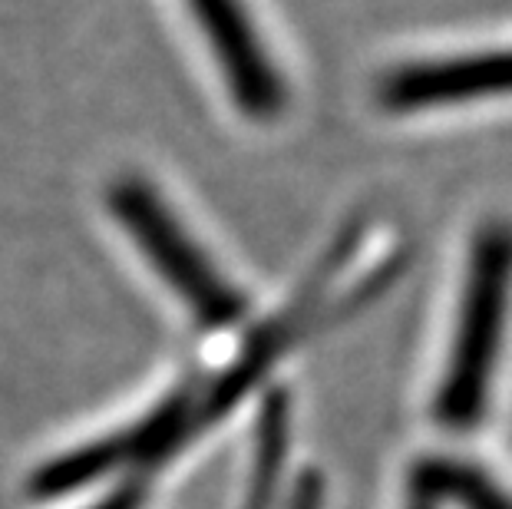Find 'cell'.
I'll return each instance as SVG.
<instances>
[{"mask_svg":"<svg viewBox=\"0 0 512 509\" xmlns=\"http://www.w3.org/2000/svg\"><path fill=\"white\" fill-rule=\"evenodd\" d=\"M509 291L512 225L506 219H489L473 238L450 364L443 371V387L433 404V414L443 427L470 430L483 417L489 381H493L499 344H503L506 331Z\"/></svg>","mask_w":512,"mask_h":509,"instance_id":"6da1fadb","label":"cell"},{"mask_svg":"<svg viewBox=\"0 0 512 509\" xmlns=\"http://www.w3.org/2000/svg\"><path fill=\"white\" fill-rule=\"evenodd\" d=\"M110 209L162 281L195 314V321H202L205 328H232L242 321V291L219 275L205 252H199V245L185 235L179 219L146 179H116L110 186Z\"/></svg>","mask_w":512,"mask_h":509,"instance_id":"7a4b0ae2","label":"cell"},{"mask_svg":"<svg viewBox=\"0 0 512 509\" xmlns=\"http://www.w3.org/2000/svg\"><path fill=\"white\" fill-rule=\"evenodd\" d=\"M199 424V397L192 391H179L162 400L152 414L136 420L133 427L96 443H86V447L63 453L47 467H40L30 490H34V496H63L93 480H103L113 470L136 467V463H156L172 447H179L185 433H192Z\"/></svg>","mask_w":512,"mask_h":509,"instance_id":"3957f363","label":"cell"},{"mask_svg":"<svg viewBox=\"0 0 512 509\" xmlns=\"http://www.w3.org/2000/svg\"><path fill=\"white\" fill-rule=\"evenodd\" d=\"M209 37L225 83L248 119H275L285 110V83L271 67L242 0H189Z\"/></svg>","mask_w":512,"mask_h":509,"instance_id":"277c9868","label":"cell"},{"mask_svg":"<svg viewBox=\"0 0 512 509\" xmlns=\"http://www.w3.org/2000/svg\"><path fill=\"white\" fill-rule=\"evenodd\" d=\"M506 93H512V50L407 63V67L387 73L377 86L380 106L394 113L470 103Z\"/></svg>","mask_w":512,"mask_h":509,"instance_id":"5b68a950","label":"cell"},{"mask_svg":"<svg viewBox=\"0 0 512 509\" xmlns=\"http://www.w3.org/2000/svg\"><path fill=\"white\" fill-rule=\"evenodd\" d=\"M288 453V404L285 397H268L265 414L258 420V447H255V470L248 486L245 509H271L275 506V486L281 480Z\"/></svg>","mask_w":512,"mask_h":509,"instance_id":"8992f818","label":"cell"},{"mask_svg":"<svg viewBox=\"0 0 512 509\" xmlns=\"http://www.w3.org/2000/svg\"><path fill=\"white\" fill-rule=\"evenodd\" d=\"M417 490L460 509H512V496L499 490L486 473H479L476 467H463V463H450V460L427 463V467L420 470Z\"/></svg>","mask_w":512,"mask_h":509,"instance_id":"52a82bcc","label":"cell"},{"mask_svg":"<svg viewBox=\"0 0 512 509\" xmlns=\"http://www.w3.org/2000/svg\"><path fill=\"white\" fill-rule=\"evenodd\" d=\"M288 509H321V483L314 480V476H308V480L298 486V493H294Z\"/></svg>","mask_w":512,"mask_h":509,"instance_id":"ba28073f","label":"cell"},{"mask_svg":"<svg viewBox=\"0 0 512 509\" xmlns=\"http://www.w3.org/2000/svg\"><path fill=\"white\" fill-rule=\"evenodd\" d=\"M139 500H143V493L133 490V486H126V490H116L113 496H106V500L96 503L93 509H136Z\"/></svg>","mask_w":512,"mask_h":509,"instance_id":"9c48e42d","label":"cell"},{"mask_svg":"<svg viewBox=\"0 0 512 509\" xmlns=\"http://www.w3.org/2000/svg\"><path fill=\"white\" fill-rule=\"evenodd\" d=\"M410 509H433V496H430V493H423V490H417V500L410 503Z\"/></svg>","mask_w":512,"mask_h":509,"instance_id":"30bf717a","label":"cell"}]
</instances>
